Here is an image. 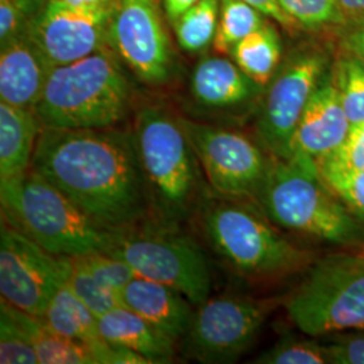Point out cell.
<instances>
[{
	"label": "cell",
	"mask_w": 364,
	"mask_h": 364,
	"mask_svg": "<svg viewBox=\"0 0 364 364\" xmlns=\"http://www.w3.org/2000/svg\"><path fill=\"white\" fill-rule=\"evenodd\" d=\"M31 169L112 231L132 228L149 215L132 134L42 127Z\"/></svg>",
	"instance_id": "cell-1"
},
{
	"label": "cell",
	"mask_w": 364,
	"mask_h": 364,
	"mask_svg": "<svg viewBox=\"0 0 364 364\" xmlns=\"http://www.w3.org/2000/svg\"><path fill=\"white\" fill-rule=\"evenodd\" d=\"M132 138L144 173L149 215L154 225L178 228L207 196L204 173L180 117L156 105L144 107Z\"/></svg>",
	"instance_id": "cell-2"
},
{
	"label": "cell",
	"mask_w": 364,
	"mask_h": 364,
	"mask_svg": "<svg viewBox=\"0 0 364 364\" xmlns=\"http://www.w3.org/2000/svg\"><path fill=\"white\" fill-rule=\"evenodd\" d=\"M259 208L275 225L335 246L364 242V225L323 180L308 156L274 158L260 191Z\"/></svg>",
	"instance_id": "cell-3"
},
{
	"label": "cell",
	"mask_w": 364,
	"mask_h": 364,
	"mask_svg": "<svg viewBox=\"0 0 364 364\" xmlns=\"http://www.w3.org/2000/svg\"><path fill=\"white\" fill-rule=\"evenodd\" d=\"M3 223L55 255L109 251L119 231L107 228L34 170L0 180Z\"/></svg>",
	"instance_id": "cell-4"
},
{
	"label": "cell",
	"mask_w": 364,
	"mask_h": 364,
	"mask_svg": "<svg viewBox=\"0 0 364 364\" xmlns=\"http://www.w3.org/2000/svg\"><path fill=\"white\" fill-rule=\"evenodd\" d=\"M130 81L109 46L53 68L34 111L48 129H111L126 117Z\"/></svg>",
	"instance_id": "cell-5"
},
{
	"label": "cell",
	"mask_w": 364,
	"mask_h": 364,
	"mask_svg": "<svg viewBox=\"0 0 364 364\" xmlns=\"http://www.w3.org/2000/svg\"><path fill=\"white\" fill-rule=\"evenodd\" d=\"M203 227L209 243L235 272L252 279H278L305 272L314 255L275 230L262 209L245 200L207 198Z\"/></svg>",
	"instance_id": "cell-6"
},
{
	"label": "cell",
	"mask_w": 364,
	"mask_h": 364,
	"mask_svg": "<svg viewBox=\"0 0 364 364\" xmlns=\"http://www.w3.org/2000/svg\"><path fill=\"white\" fill-rule=\"evenodd\" d=\"M284 306L308 338L364 331V255L338 252L313 260Z\"/></svg>",
	"instance_id": "cell-7"
},
{
	"label": "cell",
	"mask_w": 364,
	"mask_h": 364,
	"mask_svg": "<svg viewBox=\"0 0 364 364\" xmlns=\"http://www.w3.org/2000/svg\"><path fill=\"white\" fill-rule=\"evenodd\" d=\"M127 262L136 275L178 290L193 305L209 299L212 275L207 255L177 228L151 227L119 231L107 251Z\"/></svg>",
	"instance_id": "cell-8"
},
{
	"label": "cell",
	"mask_w": 364,
	"mask_h": 364,
	"mask_svg": "<svg viewBox=\"0 0 364 364\" xmlns=\"http://www.w3.org/2000/svg\"><path fill=\"white\" fill-rule=\"evenodd\" d=\"M331 65V54L317 45L301 46L282 60L264 87L257 117L260 144L270 156L290 158L299 119Z\"/></svg>",
	"instance_id": "cell-9"
},
{
	"label": "cell",
	"mask_w": 364,
	"mask_h": 364,
	"mask_svg": "<svg viewBox=\"0 0 364 364\" xmlns=\"http://www.w3.org/2000/svg\"><path fill=\"white\" fill-rule=\"evenodd\" d=\"M210 189L225 198L258 200L273 156L247 135L180 117Z\"/></svg>",
	"instance_id": "cell-10"
},
{
	"label": "cell",
	"mask_w": 364,
	"mask_h": 364,
	"mask_svg": "<svg viewBox=\"0 0 364 364\" xmlns=\"http://www.w3.org/2000/svg\"><path fill=\"white\" fill-rule=\"evenodd\" d=\"M273 306L266 299L209 297L183 338L186 355L201 363H234L254 344Z\"/></svg>",
	"instance_id": "cell-11"
},
{
	"label": "cell",
	"mask_w": 364,
	"mask_h": 364,
	"mask_svg": "<svg viewBox=\"0 0 364 364\" xmlns=\"http://www.w3.org/2000/svg\"><path fill=\"white\" fill-rule=\"evenodd\" d=\"M70 257L55 255L1 221V299L23 312L42 317L54 294L66 285Z\"/></svg>",
	"instance_id": "cell-12"
},
{
	"label": "cell",
	"mask_w": 364,
	"mask_h": 364,
	"mask_svg": "<svg viewBox=\"0 0 364 364\" xmlns=\"http://www.w3.org/2000/svg\"><path fill=\"white\" fill-rule=\"evenodd\" d=\"M108 46L144 82L162 85L174 77L176 55L158 0H117Z\"/></svg>",
	"instance_id": "cell-13"
},
{
	"label": "cell",
	"mask_w": 364,
	"mask_h": 364,
	"mask_svg": "<svg viewBox=\"0 0 364 364\" xmlns=\"http://www.w3.org/2000/svg\"><path fill=\"white\" fill-rule=\"evenodd\" d=\"M115 7H77L49 0L27 33L53 68L70 64L108 46Z\"/></svg>",
	"instance_id": "cell-14"
},
{
	"label": "cell",
	"mask_w": 364,
	"mask_h": 364,
	"mask_svg": "<svg viewBox=\"0 0 364 364\" xmlns=\"http://www.w3.org/2000/svg\"><path fill=\"white\" fill-rule=\"evenodd\" d=\"M351 127L329 68L299 119L291 142V156H308L318 164L344 144Z\"/></svg>",
	"instance_id": "cell-15"
},
{
	"label": "cell",
	"mask_w": 364,
	"mask_h": 364,
	"mask_svg": "<svg viewBox=\"0 0 364 364\" xmlns=\"http://www.w3.org/2000/svg\"><path fill=\"white\" fill-rule=\"evenodd\" d=\"M189 90L200 107L209 111H230L260 99L264 87L247 76L234 60L208 55L195 66Z\"/></svg>",
	"instance_id": "cell-16"
},
{
	"label": "cell",
	"mask_w": 364,
	"mask_h": 364,
	"mask_svg": "<svg viewBox=\"0 0 364 364\" xmlns=\"http://www.w3.org/2000/svg\"><path fill=\"white\" fill-rule=\"evenodd\" d=\"M53 66L28 33L0 46V99L34 109Z\"/></svg>",
	"instance_id": "cell-17"
},
{
	"label": "cell",
	"mask_w": 364,
	"mask_h": 364,
	"mask_svg": "<svg viewBox=\"0 0 364 364\" xmlns=\"http://www.w3.org/2000/svg\"><path fill=\"white\" fill-rule=\"evenodd\" d=\"M120 302L173 340L185 338L195 316L192 302L178 290L139 275L123 289Z\"/></svg>",
	"instance_id": "cell-18"
},
{
	"label": "cell",
	"mask_w": 364,
	"mask_h": 364,
	"mask_svg": "<svg viewBox=\"0 0 364 364\" xmlns=\"http://www.w3.org/2000/svg\"><path fill=\"white\" fill-rule=\"evenodd\" d=\"M99 332L105 341L142 355L150 364L170 363L174 358L176 340L123 305L99 317Z\"/></svg>",
	"instance_id": "cell-19"
},
{
	"label": "cell",
	"mask_w": 364,
	"mask_h": 364,
	"mask_svg": "<svg viewBox=\"0 0 364 364\" xmlns=\"http://www.w3.org/2000/svg\"><path fill=\"white\" fill-rule=\"evenodd\" d=\"M41 131L34 109L0 102V180L31 169Z\"/></svg>",
	"instance_id": "cell-20"
},
{
	"label": "cell",
	"mask_w": 364,
	"mask_h": 364,
	"mask_svg": "<svg viewBox=\"0 0 364 364\" xmlns=\"http://www.w3.org/2000/svg\"><path fill=\"white\" fill-rule=\"evenodd\" d=\"M42 318L57 333L82 343L90 350L103 340L99 332V317L68 285L54 294Z\"/></svg>",
	"instance_id": "cell-21"
},
{
	"label": "cell",
	"mask_w": 364,
	"mask_h": 364,
	"mask_svg": "<svg viewBox=\"0 0 364 364\" xmlns=\"http://www.w3.org/2000/svg\"><path fill=\"white\" fill-rule=\"evenodd\" d=\"M230 54L236 65L262 87L267 85L284 60L281 37L269 22L239 41Z\"/></svg>",
	"instance_id": "cell-22"
},
{
	"label": "cell",
	"mask_w": 364,
	"mask_h": 364,
	"mask_svg": "<svg viewBox=\"0 0 364 364\" xmlns=\"http://www.w3.org/2000/svg\"><path fill=\"white\" fill-rule=\"evenodd\" d=\"M9 306L31 340L39 364H96L88 346L57 333L42 317L28 314L10 304Z\"/></svg>",
	"instance_id": "cell-23"
},
{
	"label": "cell",
	"mask_w": 364,
	"mask_h": 364,
	"mask_svg": "<svg viewBox=\"0 0 364 364\" xmlns=\"http://www.w3.org/2000/svg\"><path fill=\"white\" fill-rule=\"evenodd\" d=\"M221 0H200L171 25L178 45L185 52L200 53L213 45Z\"/></svg>",
	"instance_id": "cell-24"
},
{
	"label": "cell",
	"mask_w": 364,
	"mask_h": 364,
	"mask_svg": "<svg viewBox=\"0 0 364 364\" xmlns=\"http://www.w3.org/2000/svg\"><path fill=\"white\" fill-rule=\"evenodd\" d=\"M331 77L352 126L364 122V64L341 52L332 61Z\"/></svg>",
	"instance_id": "cell-25"
},
{
	"label": "cell",
	"mask_w": 364,
	"mask_h": 364,
	"mask_svg": "<svg viewBox=\"0 0 364 364\" xmlns=\"http://www.w3.org/2000/svg\"><path fill=\"white\" fill-rule=\"evenodd\" d=\"M264 14L245 0H221L220 16L213 48L230 54L235 45L258 30L266 21Z\"/></svg>",
	"instance_id": "cell-26"
},
{
	"label": "cell",
	"mask_w": 364,
	"mask_h": 364,
	"mask_svg": "<svg viewBox=\"0 0 364 364\" xmlns=\"http://www.w3.org/2000/svg\"><path fill=\"white\" fill-rule=\"evenodd\" d=\"M0 363H39L38 355L26 331L14 317L4 299L0 304Z\"/></svg>",
	"instance_id": "cell-27"
},
{
	"label": "cell",
	"mask_w": 364,
	"mask_h": 364,
	"mask_svg": "<svg viewBox=\"0 0 364 364\" xmlns=\"http://www.w3.org/2000/svg\"><path fill=\"white\" fill-rule=\"evenodd\" d=\"M281 9L299 26L317 30L338 27L347 22L338 0H277Z\"/></svg>",
	"instance_id": "cell-28"
},
{
	"label": "cell",
	"mask_w": 364,
	"mask_h": 364,
	"mask_svg": "<svg viewBox=\"0 0 364 364\" xmlns=\"http://www.w3.org/2000/svg\"><path fill=\"white\" fill-rule=\"evenodd\" d=\"M66 285L73 290V293L96 317H100L122 305L120 297L100 285L77 257H70V270Z\"/></svg>",
	"instance_id": "cell-29"
},
{
	"label": "cell",
	"mask_w": 364,
	"mask_h": 364,
	"mask_svg": "<svg viewBox=\"0 0 364 364\" xmlns=\"http://www.w3.org/2000/svg\"><path fill=\"white\" fill-rule=\"evenodd\" d=\"M259 364H326L323 343L313 338H282L257 356Z\"/></svg>",
	"instance_id": "cell-30"
},
{
	"label": "cell",
	"mask_w": 364,
	"mask_h": 364,
	"mask_svg": "<svg viewBox=\"0 0 364 364\" xmlns=\"http://www.w3.org/2000/svg\"><path fill=\"white\" fill-rule=\"evenodd\" d=\"M77 258L100 285L119 297L123 289L136 277L127 262L107 251L78 255Z\"/></svg>",
	"instance_id": "cell-31"
},
{
	"label": "cell",
	"mask_w": 364,
	"mask_h": 364,
	"mask_svg": "<svg viewBox=\"0 0 364 364\" xmlns=\"http://www.w3.org/2000/svg\"><path fill=\"white\" fill-rule=\"evenodd\" d=\"M49 0H0V46L23 36Z\"/></svg>",
	"instance_id": "cell-32"
},
{
	"label": "cell",
	"mask_w": 364,
	"mask_h": 364,
	"mask_svg": "<svg viewBox=\"0 0 364 364\" xmlns=\"http://www.w3.org/2000/svg\"><path fill=\"white\" fill-rule=\"evenodd\" d=\"M326 185L364 225V168L351 171H320Z\"/></svg>",
	"instance_id": "cell-33"
},
{
	"label": "cell",
	"mask_w": 364,
	"mask_h": 364,
	"mask_svg": "<svg viewBox=\"0 0 364 364\" xmlns=\"http://www.w3.org/2000/svg\"><path fill=\"white\" fill-rule=\"evenodd\" d=\"M320 171H351L364 168V122L352 126L344 144L317 164Z\"/></svg>",
	"instance_id": "cell-34"
},
{
	"label": "cell",
	"mask_w": 364,
	"mask_h": 364,
	"mask_svg": "<svg viewBox=\"0 0 364 364\" xmlns=\"http://www.w3.org/2000/svg\"><path fill=\"white\" fill-rule=\"evenodd\" d=\"M324 348L331 364H364V332L347 331L326 336Z\"/></svg>",
	"instance_id": "cell-35"
},
{
	"label": "cell",
	"mask_w": 364,
	"mask_h": 364,
	"mask_svg": "<svg viewBox=\"0 0 364 364\" xmlns=\"http://www.w3.org/2000/svg\"><path fill=\"white\" fill-rule=\"evenodd\" d=\"M338 28V45L341 52L351 54L364 64V16L347 19Z\"/></svg>",
	"instance_id": "cell-36"
},
{
	"label": "cell",
	"mask_w": 364,
	"mask_h": 364,
	"mask_svg": "<svg viewBox=\"0 0 364 364\" xmlns=\"http://www.w3.org/2000/svg\"><path fill=\"white\" fill-rule=\"evenodd\" d=\"M245 1L252 4L254 7H257L259 10L260 13L264 14L266 16L272 18L277 23H279L287 28H290L296 25L291 21V18L281 9V6L278 4L277 0H245Z\"/></svg>",
	"instance_id": "cell-37"
},
{
	"label": "cell",
	"mask_w": 364,
	"mask_h": 364,
	"mask_svg": "<svg viewBox=\"0 0 364 364\" xmlns=\"http://www.w3.org/2000/svg\"><path fill=\"white\" fill-rule=\"evenodd\" d=\"M198 1L200 0H162V4H164V11L166 14L170 23H173L181 16L182 14L186 13Z\"/></svg>",
	"instance_id": "cell-38"
},
{
	"label": "cell",
	"mask_w": 364,
	"mask_h": 364,
	"mask_svg": "<svg viewBox=\"0 0 364 364\" xmlns=\"http://www.w3.org/2000/svg\"><path fill=\"white\" fill-rule=\"evenodd\" d=\"M338 4L347 19L364 16V0H338Z\"/></svg>",
	"instance_id": "cell-39"
},
{
	"label": "cell",
	"mask_w": 364,
	"mask_h": 364,
	"mask_svg": "<svg viewBox=\"0 0 364 364\" xmlns=\"http://www.w3.org/2000/svg\"><path fill=\"white\" fill-rule=\"evenodd\" d=\"M68 4L77 6V7H91V9H97V7H111L117 6V0H63Z\"/></svg>",
	"instance_id": "cell-40"
}]
</instances>
